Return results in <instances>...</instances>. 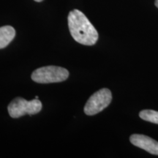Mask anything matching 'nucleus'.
<instances>
[{"label":"nucleus","instance_id":"obj_1","mask_svg":"<svg viewBox=\"0 0 158 158\" xmlns=\"http://www.w3.org/2000/svg\"><path fill=\"white\" fill-rule=\"evenodd\" d=\"M70 32L76 42L84 45H93L98 41L97 29L81 11L75 9L68 17Z\"/></svg>","mask_w":158,"mask_h":158},{"label":"nucleus","instance_id":"obj_2","mask_svg":"<svg viewBox=\"0 0 158 158\" xmlns=\"http://www.w3.org/2000/svg\"><path fill=\"white\" fill-rule=\"evenodd\" d=\"M68 77L69 72L67 69L57 66L42 67L31 74V79L39 84L62 82Z\"/></svg>","mask_w":158,"mask_h":158},{"label":"nucleus","instance_id":"obj_3","mask_svg":"<svg viewBox=\"0 0 158 158\" xmlns=\"http://www.w3.org/2000/svg\"><path fill=\"white\" fill-rule=\"evenodd\" d=\"M42 109V103L38 99L27 100L22 98L14 99L9 104L7 110L12 118H19L26 114L34 115Z\"/></svg>","mask_w":158,"mask_h":158},{"label":"nucleus","instance_id":"obj_4","mask_svg":"<svg viewBox=\"0 0 158 158\" xmlns=\"http://www.w3.org/2000/svg\"><path fill=\"white\" fill-rule=\"evenodd\" d=\"M111 100V92L108 89H101L89 98L84 106V113L88 116L98 114L107 108Z\"/></svg>","mask_w":158,"mask_h":158},{"label":"nucleus","instance_id":"obj_5","mask_svg":"<svg viewBox=\"0 0 158 158\" xmlns=\"http://www.w3.org/2000/svg\"><path fill=\"white\" fill-rule=\"evenodd\" d=\"M130 141L135 147L146 150L152 155H158V142L149 136L134 134L130 136Z\"/></svg>","mask_w":158,"mask_h":158},{"label":"nucleus","instance_id":"obj_6","mask_svg":"<svg viewBox=\"0 0 158 158\" xmlns=\"http://www.w3.org/2000/svg\"><path fill=\"white\" fill-rule=\"evenodd\" d=\"M15 36V30L11 26L0 27V49L7 47Z\"/></svg>","mask_w":158,"mask_h":158},{"label":"nucleus","instance_id":"obj_7","mask_svg":"<svg viewBox=\"0 0 158 158\" xmlns=\"http://www.w3.org/2000/svg\"><path fill=\"white\" fill-rule=\"evenodd\" d=\"M139 116L143 120L158 124V111L153 110H143L139 113Z\"/></svg>","mask_w":158,"mask_h":158},{"label":"nucleus","instance_id":"obj_8","mask_svg":"<svg viewBox=\"0 0 158 158\" xmlns=\"http://www.w3.org/2000/svg\"><path fill=\"white\" fill-rule=\"evenodd\" d=\"M155 6L158 8V0H155Z\"/></svg>","mask_w":158,"mask_h":158},{"label":"nucleus","instance_id":"obj_9","mask_svg":"<svg viewBox=\"0 0 158 158\" xmlns=\"http://www.w3.org/2000/svg\"><path fill=\"white\" fill-rule=\"evenodd\" d=\"M35 2H40L43 1V0H35Z\"/></svg>","mask_w":158,"mask_h":158}]
</instances>
